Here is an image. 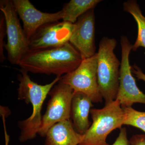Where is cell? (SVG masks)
I'll use <instances>...</instances> for the list:
<instances>
[{
  "mask_svg": "<svg viewBox=\"0 0 145 145\" xmlns=\"http://www.w3.org/2000/svg\"><path fill=\"white\" fill-rule=\"evenodd\" d=\"M83 60L79 51L68 42L57 47L29 50L18 65L27 72L62 77L76 69Z\"/></svg>",
  "mask_w": 145,
  "mask_h": 145,
  "instance_id": "obj_1",
  "label": "cell"
},
{
  "mask_svg": "<svg viewBox=\"0 0 145 145\" xmlns=\"http://www.w3.org/2000/svg\"><path fill=\"white\" fill-rule=\"evenodd\" d=\"M18 75L19 82L18 89V100L24 101L32 105L31 116L18 123L20 129L19 140L24 142L36 137L41 124L42 107L52 88L57 84L61 77H57L49 84L42 85L33 82L29 78L28 72L21 69Z\"/></svg>",
  "mask_w": 145,
  "mask_h": 145,
  "instance_id": "obj_2",
  "label": "cell"
},
{
  "mask_svg": "<svg viewBox=\"0 0 145 145\" xmlns=\"http://www.w3.org/2000/svg\"><path fill=\"white\" fill-rule=\"evenodd\" d=\"M117 44L115 39L104 37L97 53L98 84L105 105L116 100L119 89L121 63L114 53Z\"/></svg>",
  "mask_w": 145,
  "mask_h": 145,
  "instance_id": "obj_3",
  "label": "cell"
},
{
  "mask_svg": "<svg viewBox=\"0 0 145 145\" xmlns=\"http://www.w3.org/2000/svg\"><path fill=\"white\" fill-rule=\"evenodd\" d=\"M92 120L79 145H110L106 142L109 134L124 125L125 113L118 100L105 105L101 108H91Z\"/></svg>",
  "mask_w": 145,
  "mask_h": 145,
  "instance_id": "obj_4",
  "label": "cell"
},
{
  "mask_svg": "<svg viewBox=\"0 0 145 145\" xmlns=\"http://www.w3.org/2000/svg\"><path fill=\"white\" fill-rule=\"evenodd\" d=\"M0 10L5 18L7 41L5 48L7 59L12 64L18 65L29 50V40L21 26L12 1H1Z\"/></svg>",
  "mask_w": 145,
  "mask_h": 145,
  "instance_id": "obj_5",
  "label": "cell"
},
{
  "mask_svg": "<svg viewBox=\"0 0 145 145\" xmlns=\"http://www.w3.org/2000/svg\"><path fill=\"white\" fill-rule=\"evenodd\" d=\"M74 90L71 87L60 81L52 88L48 95L50 99L46 111L42 117L38 134L45 137L48 130L58 122L71 119V102Z\"/></svg>",
  "mask_w": 145,
  "mask_h": 145,
  "instance_id": "obj_6",
  "label": "cell"
},
{
  "mask_svg": "<svg viewBox=\"0 0 145 145\" xmlns=\"http://www.w3.org/2000/svg\"><path fill=\"white\" fill-rule=\"evenodd\" d=\"M98 55L83 59L76 69L62 76L61 80L71 87L74 92L85 93L93 103H101L103 97L99 89L97 75Z\"/></svg>",
  "mask_w": 145,
  "mask_h": 145,
  "instance_id": "obj_7",
  "label": "cell"
},
{
  "mask_svg": "<svg viewBox=\"0 0 145 145\" xmlns=\"http://www.w3.org/2000/svg\"><path fill=\"white\" fill-rule=\"evenodd\" d=\"M121 60L120 69L119 85L116 100L122 107H132L133 104H145V94L139 89L131 72L129 57L132 45L127 36L121 37Z\"/></svg>",
  "mask_w": 145,
  "mask_h": 145,
  "instance_id": "obj_8",
  "label": "cell"
},
{
  "mask_svg": "<svg viewBox=\"0 0 145 145\" xmlns=\"http://www.w3.org/2000/svg\"><path fill=\"white\" fill-rule=\"evenodd\" d=\"M73 26L74 24L63 21L42 25L29 40V50L57 47L67 43L69 42Z\"/></svg>",
  "mask_w": 145,
  "mask_h": 145,
  "instance_id": "obj_9",
  "label": "cell"
},
{
  "mask_svg": "<svg viewBox=\"0 0 145 145\" xmlns=\"http://www.w3.org/2000/svg\"><path fill=\"white\" fill-rule=\"evenodd\" d=\"M94 8L80 16L74 24L69 42L79 51L83 59L96 54Z\"/></svg>",
  "mask_w": 145,
  "mask_h": 145,
  "instance_id": "obj_10",
  "label": "cell"
},
{
  "mask_svg": "<svg viewBox=\"0 0 145 145\" xmlns=\"http://www.w3.org/2000/svg\"><path fill=\"white\" fill-rule=\"evenodd\" d=\"M13 5L23 23V29L28 40L42 25L62 20L61 10L54 13L42 12L29 0H13Z\"/></svg>",
  "mask_w": 145,
  "mask_h": 145,
  "instance_id": "obj_11",
  "label": "cell"
},
{
  "mask_svg": "<svg viewBox=\"0 0 145 145\" xmlns=\"http://www.w3.org/2000/svg\"><path fill=\"white\" fill-rule=\"evenodd\" d=\"M84 135L76 131L71 119L58 122L48 131L44 145H79Z\"/></svg>",
  "mask_w": 145,
  "mask_h": 145,
  "instance_id": "obj_12",
  "label": "cell"
},
{
  "mask_svg": "<svg viewBox=\"0 0 145 145\" xmlns=\"http://www.w3.org/2000/svg\"><path fill=\"white\" fill-rule=\"evenodd\" d=\"M92 101L87 95L82 92H74L71 102L70 118L76 131L84 135L90 127L89 119Z\"/></svg>",
  "mask_w": 145,
  "mask_h": 145,
  "instance_id": "obj_13",
  "label": "cell"
},
{
  "mask_svg": "<svg viewBox=\"0 0 145 145\" xmlns=\"http://www.w3.org/2000/svg\"><path fill=\"white\" fill-rule=\"evenodd\" d=\"M100 0H71L61 10L63 21L75 24L78 18L88 10L95 8Z\"/></svg>",
  "mask_w": 145,
  "mask_h": 145,
  "instance_id": "obj_14",
  "label": "cell"
},
{
  "mask_svg": "<svg viewBox=\"0 0 145 145\" xmlns=\"http://www.w3.org/2000/svg\"><path fill=\"white\" fill-rule=\"evenodd\" d=\"M125 11L130 13L137 24L138 33L137 39L132 45V50L136 51L139 48H145V17L143 15L140 6L134 0H128L123 4Z\"/></svg>",
  "mask_w": 145,
  "mask_h": 145,
  "instance_id": "obj_15",
  "label": "cell"
},
{
  "mask_svg": "<svg viewBox=\"0 0 145 145\" xmlns=\"http://www.w3.org/2000/svg\"><path fill=\"white\" fill-rule=\"evenodd\" d=\"M125 113L124 125L140 129L145 133V112L138 111L129 107H122Z\"/></svg>",
  "mask_w": 145,
  "mask_h": 145,
  "instance_id": "obj_16",
  "label": "cell"
},
{
  "mask_svg": "<svg viewBox=\"0 0 145 145\" xmlns=\"http://www.w3.org/2000/svg\"><path fill=\"white\" fill-rule=\"evenodd\" d=\"M6 35H7V31L5 18L3 14L2 13L0 18V61L1 62H3L5 59L3 50L5 45L4 39Z\"/></svg>",
  "mask_w": 145,
  "mask_h": 145,
  "instance_id": "obj_17",
  "label": "cell"
},
{
  "mask_svg": "<svg viewBox=\"0 0 145 145\" xmlns=\"http://www.w3.org/2000/svg\"><path fill=\"white\" fill-rule=\"evenodd\" d=\"M120 129L119 136L111 145H130L129 140H128L127 136L126 129L121 127Z\"/></svg>",
  "mask_w": 145,
  "mask_h": 145,
  "instance_id": "obj_18",
  "label": "cell"
},
{
  "mask_svg": "<svg viewBox=\"0 0 145 145\" xmlns=\"http://www.w3.org/2000/svg\"><path fill=\"white\" fill-rule=\"evenodd\" d=\"M129 142L130 145H145V134L133 135Z\"/></svg>",
  "mask_w": 145,
  "mask_h": 145,
  "instance_id": "obj_19",
  "label": "cell"
},
{
  "mask_svg": "<svg viewBox=\"0 0 145 145\" xmlns=\"http://www.w3.org/2000/svg\"><path fill=\"white\" fill-rule=\"evenodd\" d=\"M131 69L133 75L139 80L145 82V74L139 67L136 64H134L131 66Z\"/></svg>",
  "mask_w": 145,
  "mask_h": 145,
  "instance_id": "obj_20",
  "label": "cell"
},
{
  "mask_svg": "<svg viewBox=\"0 0 145 145\" xmlns=\"http://www.w3.org/2000/svg\"><path fill=\"white\" fill-rule=\"evenodd\" d=\"M5 117L2 116L3 123L5 135V145H8L9 142V136L7 131L5 123Z\"/></svg>",
  "mask_w": 145,
  "mask_h": 145,
  "instance_id": "obj_21",
  "label": "cell"
},
{
  "mask_svg": "<svg viewBox=\"0 0 145 145\" xmlns=\"http://www.w3.org/2000/svg\"><path fill=\"white\" fill-rule=\"evenodd\" d=\"M10 113V110L8 108L5 106H1V115L6 117H8Z\"/></svg>",
  "mask_w": 145,
  "mask_h": 145,
  "instance_id": "obj_22",
  "label": "cell"
}]
</instances>
